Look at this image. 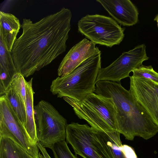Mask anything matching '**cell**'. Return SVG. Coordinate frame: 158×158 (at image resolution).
I'll return each instance as SVG.
<instances>
[{"label":"cell","instance_id":"obj_18","mask_svg":"<svg viewBox=\"0 0 158 158\" xmlns=\"http://www.w3.org/2000/svg\"><path fill=\"white\" fill-rule=\"evenodd\" d=\"M104 133L114 158H126L121 149L123 144L120 138V134L116 131H104Z\"/></svg>","mask_w":158,"mask_h":158},{"label":"cell","instance_id":"obj_19","mask_svg":"<svg viewBox=\"0 0 158 158\" xmlns=\"http://www.w3.org/2000/svg\"><path fill=\"white\" fill-rule=\"evenodd\" d=\"M132 72V76L135 77L146 78L158 85V73L153 69L152 66L142 65Z\"/></svg>","mask_w":158,"mask_h":158},{"label":"cell","instance_id":"obj_8","mask_svg":"<svg viewBox=\"0 0 158 158\" xmlns=\"http://www.w3.org/2000/svg\"><path fill=\"white\" fill-rule=\"evenodd\" d=\"M9 138L34 158L40 152L36 142L30 136L23 123L6 99L0 96V137Z\"/></svg>","mask_w":158,"mask_h":158},{"label":"cell","instance_id":"obj_10","mask_svg":"<svg viewBox=\"0 0 158 158\" xmlns=\"http://www.w3.org/2000/svg\"><path fill=\"white\" fill-rule=\"evenodd\" d=\"M130 77L132 95L158 127V85L145 78Z\"/></svg>","mask_w":158,"mask_h":158},{"label":"cell","instance_id":"obj_6","mask_svg":"<svg viewBox=\"0 0 158 158\" xmlns=\"http://www.w3.org/2000/svg\"><path fill=\"white\" fill-rule=\"evenodd\" d=\"M34 110L37 137L42 145L51 149L56 143L65 140L66 120L52 104L41 100Z\"/></svg>","mask_w":158,"mask_h":158},{"label":"cell","instance_id":"obj_11","mask_svg":"<svg viewBox=\"0 0 158 158\" xmlns=\"http://www.w3.org/2000/svg\"><path fill=\"white\" fill-rule=\"evenodd\" d=\"M96 44L84 38L72 47L60 63L58 69L59 77L66 76L99 50Z\"/></svg>","mask_w":158,"mask_h":158},{"label":"cell","instance_id":"obj_16","mask_svg":"<svg viewBox=\"0 0 158 158\" xmlns=\"http://www.w3.org/2000/svg\"><path fill=\"white\" fill-rule=\"evenodd\" d=\"M0 158H34L11 139L0 137Z\"/></svg>","mask_w":158,"mask_h":158},{"label":"cell","instance_id":"obj_5","mask_svg":"<svg viewBox=\"0 0 158 158\" xmlns=\"http://www.w3.org/2000/svg\"><path fill=\"white\" fill-rule=\"evenodd\" d=\"M66 139L76 155L83 158H114L104 131L86 124H67Z\"/></svg>","mask_w":158,"mask_h":158},{"label":"cell","instance_id":"obj_17","mask_svg":"<svg viewBox=\"0 0 158 158\" xmlns=\"http://www.w3.org/2000/svg\"><path fill=\"white\" fill-rule=\"evenodd\" d=\"M4 95L20 120L25 127L26 115L25 102L10 86Z\"/></svg>","mask_w":158,"mask_h":158},{"label":"cell","instance_id":"obj_4","mask_svg":"<svg viewBox=\"0 0 158 158\" xmlns=\"http://www.w3.org/2000/svg\"><path fill=\"white\" fill-rule=\"evenodd\" d=\"M63 99L73 108L76 114L91 127L103 131H118L116 108L111 99L94 93L81 101L64 97Z\"/></svg>","mask_w":158,"mask_h":158},{"label":"cell","instance_id":"obj_2","mask_svg":"<svg viewBox=\"0 0 158 158\" xmlns=\"http://www.w3.org/2000/svg\"><path fill=\"white\" fill-rule=\"evenodd\" d=\"M94 93L111 99L116 110L118 131L126 139L133 140L138 136L147 140L158 132V127L148 114L120 83L98 81Z\"/></svg>","mask_w":158,"mask_h":158},{"label":"cell","instance_id":"obj_23","mask_svg":"<svg viewBox=\"0 0 158 158\" xmlns=\"http://www.w3.org/2000/svg\"><path fill=\"white\" fill-rule=\"evenodd\" d=\"M42 154L44 158H52L49 156L46 150H44L42 152Z\"/></svg>","mask_w":158,"mask_h":158},{"label":"cell","instance_id":"obj_14","mask_svg":"<svg viewBox=\"0 0 158 158\" xmlns=\"http://www.w3.org/2000/svg\"><path fill=\"white\" fill-rule=\"evenodd\" d=\"M16 73L11 52L0 40V96L5 94Z\"/></svg>","mask_w":158,"mask_h":158},{"label":"cell","instance_id":"obj_9","mask_svg":"<svg viewBox=\"0 0 158 158\" xmlns=\"http://www.w3.org/2000/svg\"><path fill=\"white\" fill-rule=\"evenodd\" d=\"M146 48L145 45L142 44L123 52L109 66L100 69L96 83L101 81L119 82L122 79L130 77L131 72L142 66L143 62L149 59Z\"/></svg>","mask_w":158,"mask_h":158},{"label":"cell","instance_id":"obj_20","mask_svg":"<svg viewBox=\"0 0 158 158\" xmlns=\"http://www.w3.org/2000/svg\"><path fill=\"white\" fill-rule=\"evenodd\" d=\"M51 150L54 158H77L71 152L65 140L56 143Z\"/></svg>","mask_w":158,"mask_h":158},{"label":"cell","instance_id":"obj_21","mask_svg":"<svg viewBox=\"0 0 158 158\" xmlns=\"http://www.w3.org/2000/svg\"><path fill=\"white\" fill-rule=\"evenodd\" d=\"M25 77L20 73L15 75L10 84L11 87L25 102L26 97V82Z\"/></svg>","mask_w":158,"mask_h":158},{"label":"cell","instance_id":"obj_1","mask_svg":"<svg viewBox=\"0 0 158 158\" xmlns=\"http://www.w3.org/2000/svg\"><path fill=\"white\" fill-rule=\"evenodd\" d=\"M72 17L71 10L63 7L35 23L23 19L22 33L11 52L17 73L28 77L66 51Z\"/></svg>","mask_w":158,"mask_h":158},{"label":"cell","instance_id":"obj_12","mask_svg":"<svg viewBox=\"0 0 158 158\" xmlns=\"http://www.w3.org/2000/svg\"><path fill=\"white\" fill-rule=\"evenodd\" d=\"M117 23L124 26L135 24L139 12L130 0H97Z\"/></svg>","mask_w":158,"mask_h":158},{"label":"cell","instance_id":"obj_3","mask_svg":"<svg viewBox=\"0 0 158 158\" xmlns=\"http://www.w3.org/2000/svg\"><path fill=\"white\" fill-rule=\"evenodd\" d=\"M101 51H98L69 74L58 77L52 82L50 91L59 98L67 97L81 101L94 93L101 68Z\"/></svg>","mask_w":158,"mask_h":158},{"label":"cell","instance_id":"obj_24","mask_svg":"<svg viewBox=\"0 0 158 158\" xmlns=\"http://www.w3.org/2000/svg\"><path fill=\"white\" fill-rule=\"evenodd\" d=\"M154 20L156 21L157 22V27L158 28V15L156 17H155Z\"/></svg>","mask_w":158,"mask_h":158},{"label":"cell","instance_id":"obj_25","mask_svg":"<svg viewBox=\"0 0 158 158\" xmlns=\"http://www.w3.org/2000/svg\"><path fill=\"white\" fill-rule=\"evenodd\" d=\"M39 158H44V157L42 154L40 153V157Z\"/></svg>","mask_w":158,"mask_h":158},{"label":"cell","instance_id":"obj_15","mask_svg":"<svg viewBox=\"0 0 158 158\" xmlns=\"http://www.w3.org/2000/svg\"><path fill=\"white\" fill-rule=\"evenodd\" d=\"M32 80L31 78L26 82V97L25 101L26 115L25 127L30 137L37 142V137L35 123L33 96L34 92L32 88Z\"/></svg>","mask_w":158,"mask_h":158},{"label":"cell","instance_id":"obj_7","mask_svg":"<svg viewBox=\"0 0 158 158\" xmlns=\"http://www.w3.org/2000/svg\"><path fill=\"white\" fill-rule=\"evenodd\" d=\"M77 24L78 32L95 44L111 47L120 44L124 37L125 28L112 18L103 15H87Z\"/></svg>","mask_w":158,"mask_h":158},{"label":"cell","instance_id":"obj_13","mask_svg":"<svg viewBox=\"0 0 158 158\" xmlns=\"http://www.w3.org/2000/svg\"><path fill=\"white\" fill-rule=\"evenodd\" d=\"M21 27L19 20L15 15L0 11V40L10 52H11Z\"/></svg>","mask_w":158,"mask_h":158},{"label":"cell","instance_id":"obj_22","mask_svg":"<svg viewBox=\"0 0 158 158\" xmlns=\"http://www.w3.org/2000/svg\"><path fill=\"white\" fill-rule=\"evenodd\" d=\"M121 149L126 158H138L131 147L127 145H123Z\"/></svg>","mask_w":158,"mask_h":158}]
</instances>
